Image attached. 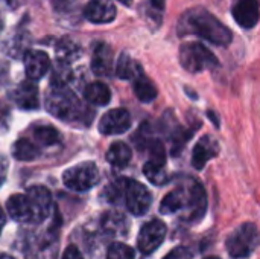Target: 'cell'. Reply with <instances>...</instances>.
<instances>
[{
    "instance_id": "1",
    "label": "cell",
    "mask_w": 260,
    "mask_h": 259,
    "mask_svg": "<svg viewBox=\"0 0 260 259\" xmlns=\"http://www.w3.org/2000/svg\"><path fill=\"white\" fill-rule=\"evenodd\" d=\"M177 31L180 35H198L216 46H227L233 40L232 31L204 8H193L184 12Z\"/></svg>"
},
{
    "instance_id": "2",
    "label": "cell",
    "mask_w": 260,
    "mask_h": 259,
    "mask_svg": "<svg viewBox=\"0 0 260 259\" xmlns=\"http://www.w3.org/2000/svg\"><path fill=\"white\" fill-rule=\"evenodd\" d=\"M44 104L47 111L61 121L87 122L93 116L69 87H50L46 93Z\"/></svg>"
},
{
    "instance_id": "3",
    "label": "cell",
    "mask_w": 260,
    "mask_h": 259,
    "mask_svg": "<svg viewBox=\"0 0 260 259\" xmlns=\"http://www.w3.org/2000/svg\"><path fill=\"white\" fill-rule=\"evenodd\" d=\"M180 63L190 73H198L218 66L216 56L204 44L195 41L180 47Z\"/></svg>"
},
{
    "instance_id": "4",
    "label": "cell",
    "mask_w": 260,
    "mask_h": 259,
    "mask_svg": "<svg viewBox=\"0 0 260 259\" xmlns=\"http://www.w3.org/2000/svg\"><path fill=\"white\" fill-rule=\"evenodd\" d=\"M259 246V231L256 224H241L227 240V250L233 258H247Z\"/></svg>"
},
{
    "instance_id": "5",
    "label": "cell",
    "mask_w": 260,
    "mask_h": 259,
    "mask_svg": "<svg viewBox=\"0 0 260 259\" xmlns=\"http://www.w3.org/2000/svg\"><path fill=\"white\" fill-rule=\"evenodd\" d=\"M99 169L91 162H82L64 171L62 180L64 185L76 192H84L94 188L99 183Z\"/></svg>"
},
{
    "instance_id": "6",
    "label": "cell",
    "mask_w": 260,
    "mask_h": 259,
    "mask_svg": "<svg viewBox=\"0 0 260 259\" xmlns=\"http://www.w3.org/2000/svg\"><path fill=\"white\" fill-rule=\"evenodd\" d=\"M125 202L126 208L133 215H145L151 205H152V195L149 189L136 180H126L125 182Z\"/></svg>"
},
{
    "instance_id": "7",
    "label": "cell",
    "mask_w": 260,
    "mask_h": 259,
    "mask_svg": "<svg viewBox=\"0 0 260 259\" xmlns=\"http://www.w3.org/2000/svg\"><path fill=\"white\" fill-rule=\"evenodd\" d=\"M24 195L30 209V223L44 221L52 211V195L49 189L44 186H32Z\"/></svg>"
},
{
    "instance_id": "8",
    "label": "cell",
    "mask_w": 260,
    "mask_h": 259,
    "mask_svg": "<svg viewBox=\"0 0 260 259\" xmlns=\"http://www.w3.org/2000/svg\"><path fill=\"white\" fill-rule=\"evenodd\" d=\"M165 237H166V224L163 221L152 220V221L146 223L140 229V234L137 237L139 250L145 255L155 252L161 246Z\"/></svg>"
},
{
    "instance_id": "9",
    "label": "cell",
    "mask_w": 260,
    "mask_h": 259,
    "mask_svg": "<svg viewBox=\"0 0 260 259\" xmlns=\"http://www.w3.org/2000/svg\"><path fill=\"white\" fill-rule=\"evenodd\" d=\"M131 125V116L125 108H114L105 113L99 122V131L105 136L122 134Z\"/></svg>"
},
{
    "instance_id": "10",
    "label": "cell",
    "mask_w": 260,
    "mask_h": 259,
    "mask_svg": "<svg viewBox=\"0 0 260 259\" xmlns=\"http://www.w3.org/2000/svg\"><path fill=\"white\" fill-rule=\"evenodd\" d=\"M11 99L17 104V107L23 110H37L40 107V95L38 87L34 81L26 79L20 82L11 93Z\"/></svg>"
},
{
    "instance_id": "11",
    "label": "cell",
    "mask_w": 260,
    "mask_h": 259,
    "mask_svg": "<svg viewBox=\"0 0 260 259\" xmlns=\"http://www.w3.org/2000/svg\"><path fill=\"white\" fill-rule=\"evenodd\" d=\"M24 72L30 81L41 79L50 69V58L43 50H26L24 53Z\"/></svg>"
},
{
    "instance_id": "12",
    "label": "cell",
    "mask_w": 260,
    "mask_h": 259,
    "mask_svg": "<svg viewBox=\"0 0 260 259\" xmlns=\"http://www.w3.org/2000/svg\"><path fill=\"white\" fill-rule=\"evenodd\" d=\"M116 6L111 0H90L84 8V15L88 21L102 24L116 18Z\"/></svg>"
},
{
    "instance_id": "13",
    "label": "cell",
    "mask_w": 260,
    "mask_h": 259,
    "mask_svg": "<svg viewBox=\"0 0 260 259\" xmlns=\"http://www.w3.org/2000/svg\"><path fill=\"white\" fill-rule=\"evenodd\" d=\"M233 17L239 26L251 29L259 21V2L257 0H238L233 8Z\"/></svg>"
},
{
    "instance_id": "14",
    "label": "cell",
    "mask_w": 260,
    "mask_h": 259,
    "mask_svg": "<svg viewBox=\"0 0 260 259\" xmlns=\"http://www.w3.org/2000/svg\"><path fill=\"white\" fill-rule=\"evenodd\" d=\"M219 153V145L212 136H204L193 148L192 165L195 169H203L206 163Z\"/></svg>"
},
{
    "instance_id": "15",
    "label": "cell",
    "mask_w": 260,
    "mask_h": 259,
    "mask_svg": "<svg viewBox=\"0 0 260 259\" xmlns=\"http://www.w3.org/2000/svg\"><path fill=\"white\" fill-rule=\"evenodd\" d=\"M113 50L107 43H99L93 50L91 69L98 76H108L113 72Z\"/></svg>"
},
{
    "instance_id": "16",
    "label": "cell",
    "mask_w": 260,
    "mask_h": 259,
    "mask_svg": "<svg viewBox=\"0 0 260 259\" xmlns=\"http://www.w3.org/2000/svg\"><path fill=\"white\" fill-rule=\"evenodd\" d=\"M8 214L12 220L21 223H30V209L24 194H15L6 202Z\"/></svg>"
},
{
    "instance_id": "17",
    "label": "cell",
    "mask_w": 260,
    "mask_h": 259,
    "mask_svg": "<svg viewBox=\"0 0 260 259\" xmlns=\"http://www.w3.org/2000/svg\"><path fill=\"white\" fill-rule=\"evenodd\" d=\"M101 224H102V229L108 235H114V237H122L128 231L126 217L117 211H110V212L104 214Z\"/></svg>"
},
{
    "instance_id": "18",
    "label": "cell",
    "mask_w": 260,
    "mask_h": 259,
    "mask_svg": "<svg viewBox=\"0 0 260 259\" xmlns=\"http://www.w3.org/2000/svg\"><path fill=\"white\" fill-rule=\"evenodd\" d=\"M133 89L136 96L142 101V102H151L157 98V87L154 85V82L142 72L139 73L134 79H133Z\"/></svg>"
},
{
    "instance_id": "19",
    "label": "cell",
    "mask_w": 260,
    "mask_h": 259,
    "mask_svg": "<svg viewBox=\"0 0 260 259\" xmlns=\"http://www.w3.org/2000/svg\"><path fill=\"white\" fill-rule=\"evenodd\" d=\"M131 148L123 143V142H114L108 153H107V160L111 166H116V168H123L129 163L131 160Z\"/></svg>"
},
{
    "instance_id": "20",
    "label": "cell",
    "mask_w": 260,
    "mask_h": 259,
    "mask_svg": "<svg viewBox=\"0 0 260 259\" xmlns=\"http://www.w3.org/2000/svg\"><path fill=\"white\" fill-rule=\"evenodd\" d=\"M84 96L93 105H107L111 99V92L104 82H91L85 87Z\"/></svg>"
},
{
    "instance_id": "21",
    "label": "cell",
    "mask_w": 260,
    "mask_h": 259,
    "mask_svg": "<svg viewBox=\"0 0 260 259\" xmlns=\"http://www.w3.org/2000/svg\"><path fill=\"white\" fill-rule=\"evenodd\" d=\"M165 165L166 162H157V160H148L143 166V174L145 177L157 185V186H161V185H166L169 182V176L165 169Z\"/></svg>"
},
{
    "instance_id": "22",
    "label": "cell",
    "mask_w": 260,
    "mask_h": 259,
    "mask_svg": "<svg viewBox=\"0 0 260 259\" xmlns=\"http://www.w3.org/2000/svg\"><path fill=\"white\" fill-rule=\"evenodd\" d=\"M139 73H142V67L128 53H122L116 66V75L120 79H134Z\"/></svg>"
},
{
    "instance_id": "23",
    "label": "cell",
    "mask_w": 260,
    "mask_h": 259,
    "mask_svg": "<svg viewBox=\"0 0 260 259\" xmlns=\"http://www.w3.org/2000/svg\"><path fill=\"white\" fill-rule=\"evenodd\" d=\"M12 156L17 160H21V162H32L40 156V151L27 139H20L12 147Z\"/></svg>"
},
{
    "instance_id": "24",
    "label": "cell",
    "mask_w": 260,
    "mask_h": 259,
    "mask_svg": "<svg viewBox=\"0 0 260 259\" xmlns=\"http://www.w3.org/2000/svg\"><path fill=\"white\" fill-rule=\"evenodd\" d=\"M56 55H58V61L59 63L70 64L79 55V46L76 43H73L72 40L64 38L56 46Z\"/></svg>"
},
{
    "instance_id": "25",
    "label": "cell",
    "mask_w": 260,
    "mask_h": 259,
    "mask_svg": "<svg viewBox=\"0 0 260 259\" xmlns=\"http://www.w3.org/2000/svg\"><path fill=\"white\" fill-rule=\"evenodd\" d=\"M34 139L41 145V147H52L59 142V133L53 127L49 125H41L34 130Z\"/></svg>"
},
{
    "instance_id": "26",
    "label": "cell",
    "mask_w": 260,
    "mask_h": 259,
    "mask_svg": "<svg viewBox=\"0 0 260 259\" xmlns=\"http://www.w3.org/2000/svg\"><path fill=\"white\" fill-rule=\"evenodd\" d=\"M72 79V69L69 64L66 63H59L56 64V67L53 69L52 73V85L53 87H67V82Z\"/></svg>"
},
{
    "instance_id": "27",
    "label": "cell",
    "mask_w": 260,
    "mask_h": 259,
    "mask_svg": "<svg viewBox=\"0 0 260 259\" xmlns=\"http://www.w3.org/2000/svg\"><path fill=\"white\" fill-rule=\"evenodd\" d=\"M107 259H136L134 250L122 243H114L107 252Z\"/></svg>"
},
{
    "instance_id": "28",
    "label": "cell",
    "mask_w": 260,
    "mask_h": 259,
    "mask_svg": "<svg viewBox=\"0 0 260 259\" xmlns=\"http://www.w3.org/2000/svg\"><path fill=\"white\" fill-rule=\"evenodd\" d=\"M165 12V0H149V8H148V18L152 21L155 20L160 23L161 14Z\"/></svg>"
},
{
    "instance_id": "29",
    "label": "cell",
    "mask_w": 260,
    "mask_h": 259,
    "mask_svg": "<svg viewBox=\"0 0 260 259\" xmlns=\"http://www.w3.org/2000/svg\"><path fill=\"white\" fill-rule=\"evenodd\" d=\"M165 259H192V253L186 247H177L172 252H169Z\"/></svg>"
},
{
    "instance_id": "30",
    "label": "cell",
    "mask_w": 260,
    "mask_h": 259,
    "mask_svg": "<svg viewBox=\"0 0 260 259\" xmlns=\"http://www.w3.org/2000/svg\"><path fill=\"white\" fill-rule=\"evenodd\" d=\"M62 259H82V255H81V252L78 250V247L69 246V247L66 249L64 255H62Z\"/></svg>"
},
{
    "instance_id": "31",
    "label": "cell",
    "mask_w": 260,
    "mask_h": 259,
    "mask_svg": "<svg viewBox=\"0 0 260 259\" xmlns=\"http://www.w3.org/2000/svg\"><path fill=\"white\" fill-rule=\"evenodd\" d=\"M23 2H24V0H0V3L5 5V6L9 8V9H17L18 6H21Z\"/></svg>"
},
{
    "instance_id": "32",
    "label": "cell",
    "mask_w": 260,
    "mask_h": 259,
    "mask_svg": "<svg viewBox=\"0 0 260 259\" xmlns=\"http://www.w3.org/2000/svg\"><path fill=\"white\" fill-rule=\"evenodd\" d=\"M6 78H8V64L0 61V85L6 81Z\"/></svg>"
},
{
    "instance_id": "33",
    "label": "cell",
    "mask_w": 260,
    "mask_h": 259,
    "mask_svg": "<svg viewBox=\"0 0 260 259\" xmlns=\"http://www.w3.org/2000/svg\"><path fill=\"white\" fill-rule=\"evenodd\" d=\"M3 226H5V214H3V211H2V208H0V232H2V229H3Z\"/></svg>"
},
{
    "instance_id": "34",
    "label": "cell",
    "mask_w": 260,
    "mask_h": 259,
    "mask_svg": "<svg viewBox=\"0 0 260 259\" xmlns=\"http://www.w3.org/2000/svg\"><path fill=\"white\" fill-rule=\"evenodd\" d=\"M0 259H14V258H11V256H8V255H0Z\"/></svg>"
},
{
    "instance_id": "35",
    "label": "cell",
    "mask_w": 260,
    "mask_h": 259,
    "mask_svg": "<svg viewBox=\"0 0 260 259\" xmlns=\"http://www.w3.org/2000/svg\"><path fill=\"white\" fill-rule=\"evenodd\" d=\"M3 31V20H2V15H0V32Z\"/></svg>"
},
{
    "instance_id": "36",
    "label": "cell",
    "mask_w": 260,
    "mask_h": 259,
    "mask_svg": "<svg viewBox=\"0 0 260 259\" xmlns=\"http://www.w3.org/2000/svg\"><path fill=\"white\" fill-rule=\"evenodd\" d=\"M122 3H125V5H131V0H120Z\"/></svg>"
},
{
    "instance_id": "37",
    "label": "cell",
    "mask_w": 260,
    "mask_h": 259,
    "mask_svg": "<svg viewBox=\"0 0 260 259\" xmlns=\"http://www.w3.org/2000/svg\"><path fill=\"white\" fill-rule=\"evenodd\" d=\"M2 180H3V174H2V171H0V183H2Z\"/></svg>"
},
{
    "instance_id": "38",
    "label": "cell",
    "mask_w": 260,
    "mask_h": 259,
    "mask_svg": "<svg viewBox=\"0 0 260 259\" xmlns=\"http://www.w3.org/2000/svg\"><path fill=\"white\" fill-rule=\"evenodd\" d=\"M206 259H219V258H216V256H210V258H206Z\"/></svg>"
}]
</instances>
